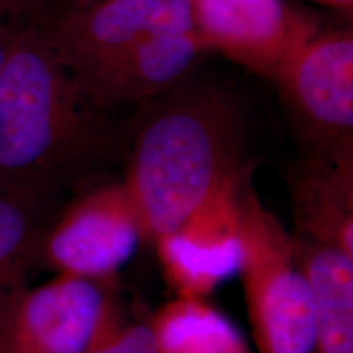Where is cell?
I'll list each match as a JSON object with an SVG mask.
<instances>
[{"label":"cell","instance_id":"1","mask_svg":"<svg viewBox=\"0 0 353 353\" xmlns=\"http://www.w3.org/2000/svg\"><path fill=\"white\" fill-rule=\"evenodd\" d=\"M154 100L134 132L123 180L144 242L174 232L216 190L254 165L244 159V114L229 88L187 79Z\"/></svg>","mask_w":353,"mask_h":353},{"label":"cell","instance_id":"2","mask_svg":"<svg viewBox=\"0 0 353 353\" xmlns=\"http://www.w3.org/2000/svg\"><path fill=\"white\" fill-rule=\"evenodd\" d=\"M110 144L107 113L85 99L33 21L21 20L0 68V180L59 192Z\"/></svg>","mask_w":353,"mask_h":353},{"label":"cell","instance_id":"3","mask_svg":"<svg viewBox=\"0 0 353 353\" xmlns=\"http://www.w3.org/2000/svg\"><path fill=\"white\" fill-rule=\"evenodd\" d=\"M241 249L237 273L259 353H311L314 301L293 234L265 208L252 179L241 195Z\"/></svg>","mask_w":353,"mask_h":353},{"label":"cell","instance_id":"4","mask_svg":"<svg viewBox=\"0 0 353 353\" xmlns=\"http://www.w3.org/2000/svg\"><path fill=\"white\" fill-rule=\"evenodd\" d=\"M56 59L79 79L145 39L193 30L190 0H107L28 17Z\"/></svg>","mask_w":353,"mask_h":353},{"label":"cell","instance_id":"5","mask_svg":"<svg viewBox=\"0 0 353 353\" xmlns=\"http://www.w3.org/2000/svg\"><path fill=\"white\" fill-rule=\"evenodd\" d=\"M190 13L206 51L270 82L322 30L317 17L286 0H190Z\"/></svg>","mask_w":353,"mask_h":353},{"label":"cell","instance_id":"6","mask_svg":"<svg viewBox=\"0 0 353 353\" xmlns=\"http://www.w3.org/2000/svg\"><path fill=\"white\" fill-rule=\"evenodd\" d=\"M103 281L56 275L0 314V353H85L121 319Z\"/></svg>","mask_w":353,"mask_h":353},{"label":"cell","instance_id":"7","mask_svg":"<svg viewBox=\"0 0 353 353\" xmlns=\"http://www.w3.org/2000/svg\"><path fill=\"white\" fill-rule=\"evenodd\" d=\"M144 242L143 226L125 185L83 193L46 224L37 255L57 275L105 281Z\"/></svg>","mask_w":353,"mask_h":353},{"label":"cell","instance_id":"8","mask_svg":"<svg viewBox=\"0 0 353 353\" xmlns=\"http://www.w3.org/2000/svg\"><path fill=\"white\" fill-rule=\"evenodd\" d=\"M301 151L353 143V32L322 28L275 82Z\"/></svg>","mask_w":353,"mask_h":353},{"label":"cell","instance_id":"9","mask_svg":"<svg viewBox=\"0 0 353 353\" xmlns=\"http://www.w3.org/2000/svg\"><path fill=\"white\" fill-rule=\"evenodd\" d=\"M254 165L216 190L182 226L154 241L179 298L205 299L241 267V195Z\"/></svg>","mask_w":353,"mask_h":353},{"label":"cell","instance_id":"10","mask_svg":"<svg viewBox=\"0 0 353 353\" xmlns=\"http://www.w3.org/2000/svg\"><path fill=\"white\" fill-rule=\"evenodd\" d=\"M205 54L208 51L193 30L157 34L74 81L94 107L108 113L170 92L187 81Z\"/></svg>","mask_w":353,"mask_h":353},{"label":"cell","instance_id":"11","mask_svg":"<svg viewBox=\"0 0 353 353\" xmlns=\"http://www.w3.org/2000/svg\"><path fill=\"white\" fill-rule=\"evenodd\" d=\"M290 192L294 236L353 257V143L301 151Z\"/></svg>","mask_w":353,"mask_h":353},{"label":"cell","instance_id":"12","mask_svg":"<svg viewBox=\"0 0 353 353\" xmlns=\"http://www.w3.org/2000/svg\"><path fill=\"white\" fill-rule=\"evenodd\" d=\"M293 242L314 301L311 353H353V257L294 234Z\"/></svg>","mask_w":353,"mask_h":353},{"label":"cell","instance_id":"13","mask_svg":"<svg viewBox=\"0 0 353 353\" xmlns=\"http://www.w3.org/2000/svg\"><path fill=\"white\" fill-rule=\"evenodd\" d=\"M56 195L41 185L0 180V314L26 288V272Z\"/></svg>","mask_w":353,"mask_h":353},{"label":"cell","instance_id":"14","mask_svg":"<svg viewBox=\"0 0 353 353\" xmlns=\"http://www.w3.org/2000/svg\"><path fill=\"white\" fill-rule=\"evenodd\" d=\"M148 322L156 353H250L239 329L206 299L175 296Z\"/></svg>","mask_w":353,"mask_h":353},{"label":"cell","instance_id":"15","mask_svg":"<svg viewBox=\"0 0 353 353\" xmlns=\"http://www.w3.org/2000/svg\"><path fill=\"white\" fill-rule=\"evenodd\" d=\"M85 353H156L151 325L120 319Z\"/></svg>","mask_w":353,"mask_h":353},{"label":"cell","instance_id":"16","mask_svg":"<svg viewBox=\"0 0 353 353\" xmlns=\"http://www.w3.org/2000/svg\"><path fill=\"white\" fill-rule=\"evenodd\" d=\"M100 2H107V0H28L25 19L43 10H72V8L90 7Z\"/></svg>","mask_w":353,"mask_h":353},{"label":"cell","instance_id":"17","mask_svg":"<svg viewBox=\"0 0 353 353\" xmlns=\"http://www.w3.org/2000/svg\"><path fill=\"white\" fill-rule=\"evenodd\" d=\"M28 0H0V20H25Z\"/></svg>","mask_w":353,"mask_h":353},{"label":"cell","instance_id":"18","mask_svg":"<svg viewBox=\"0 0 353 353\" xmlns=\"http://www.w3.org/2000/svg\"><path fill=\"white\" fill-rule=\"evenodd\" d=\"M19 25L20 21L0 20V68H2L3 61L8 54V48H10L13 34H15Z\"/></svg>","mask_w":353,"mask_h":353},{"label":"cell","instance_id":"19","mask_svg":"<svg viewBox=\"0 0 353 353\" xmlns=\"http://www.w3.org/2000/svg\"><path fill=\"white\" fill-rule=\"evenodd\" d=\"M311 2H317V3H322V6L337 8V10L347 12L348 15L352 13V7H353V0H311Z\"/></svg>","mask_w":353,"mask_h":353}]
</instances>
